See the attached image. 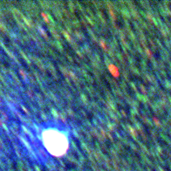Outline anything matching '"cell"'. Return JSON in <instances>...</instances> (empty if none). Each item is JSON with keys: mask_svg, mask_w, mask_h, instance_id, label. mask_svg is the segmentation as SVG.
I'll return each mask as SVG.
<instances>
[{"mask_svg": "<svg viewBox=\"0 0 171 171\" xmlns=\"http://www.w3.org/2000/svg\"><path fill=\"white\" fill-rule=\"evenodd\" d=\"M44 143L51 154L60 156L66 152L68 141L66 136L58 130H46L43 133Z\"/></svg>", "mask_w": 171, "mask_h": 171, "instance_id": "obj_1", "label": "cell"}]
</instances>
